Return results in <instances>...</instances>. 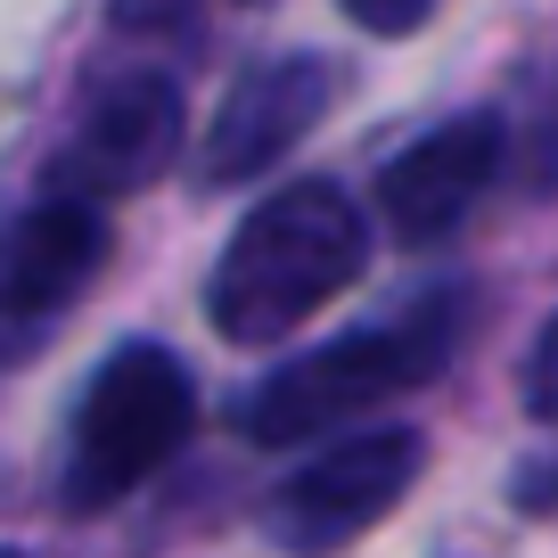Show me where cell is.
<instances>
[{"mask_svg": "<svg viewBox=\"0 0 558 558\" xmlns=\"http://www.w3.org/2000/svg\"><path fill=\"white\" fill-rule=\"evenodd\" d=\"M460 320H469V296L460 288H436L427 304L378 320V329H345L329 345L296 353V362L263 369V386L239 402L246 444H313L345 418L378 411V402L427 386L460 345Z\"/></svg>", "mask_w": 558, "mask_h": 558, "instance_id": "obj_2", "label": "cell"}, {"mask_svg": "<svg viewBox=\"0 0 558 558\" xmlns=\"http://www.w3.org/2000/svg\"><path fill=\"white\" fill-rule=\"evenodd\" d=\"M418 469H427V436L418 427H362L337 436L304 460L288 485L263 501V534L296 558H329L353 534H369L378 518H395L411 501Z\"/></svg>", "mask_w": 558, "mask_h": 558, "instance_id": "obj_4", "label": "cell"}, {"mask_svg": "<svg viewBox=\"0 0 558 558\" xmlns=\"http://www.w3.org/2000/svg\"><path fill=\"white\" fill-rule=\"evenodd\" d=\"M518 395H525V411H534V418H550V427H558V313L542 320L534 353H525V369H518Z\"/></svg>", "mask_w": 558, "mask_h": 558, "instance_id": "obj_9", "label": "cell"}, {"mask_svg": "<svg viewBox=\"0 0 558 558\" xmlns=\"http://www.w3.org/2000/svg\"><path fill=\"white\" fill-rule=\"evenodd\" d=\"M181 148V83L157 66L140 74H107L83 99L66 132V157H58V197H83V206H107V197H132L173 165Z\"/></svg>", "mask_w": 558, "mask_h": 558, "instance_id": "obj_5", "label": "cell"}, {"mask_svg": "<svg viewBox=\"0 0 558 558\" xmlns=\"http://www.w3.org/2000/svg\"><path fill=\"white\" fill-rule=\"evenodd\" d=\"M534 181L558 190V90H542V132H534Z\"/></svg>", "mask_w": 558, "mask_h": 558, "instance_id": "obj_12", "label": "cell"}, {"mask_svg": "<svg viewBox=\"0 0 558 558\" xmlns=\"http://www.w3.org/2000/svg\"><path fill=\"white\" fill-rule=\"evenodd\" d=\"M99 263H107L99 206L50 197V206L25 214V222L0 239V362H17L25 345H41V337L66 320Z\"/></svg>", "mask_w": 558, "mask_h": 558, "instance_id": "obj_7", "label": "cell"}, {"mask_svg": "<svg viewBox=\"0 0 558 558\" xmlns=\"http://www.w3.org/2000/svg\"><path fill=\"white\" fill-rule=\"evenodd\" d=\"M369 263V222L337 181H288L271 190L230 246L214 255L206 279V320L222 345L271 353L304 329L329 296H345Z\"/></svg>", "mask_w": 558, "mask_h": 558, "instance_id": "obj_1", "label": "cell"}, {"mask_svg": "<svg viewBox=\"0 0 558 558\" xmlns=\"http://www.w3.org/2000/svg\"><path fill=\"white\" fill-rule=\"evenodd\" d=\"M197 0H116V25L123 34H165V25H190Z\"/></svg>", "mask_w": 558, "mask_h": 558, "instance_id": "obj_11", "label": "cell"}, {"mask_svg": "<svg viewBox=\"0 0 558 558\" xmlns=\"http://www.w3.org/2000/svg\"><path fill=\"white\" fill-rule=\"evenodd\" d=\"M329 90H337L329 58H313V50L263 58V66L222 99V116H214V132H206V157H197L206 190H239V181L271 173V165L329 116Z\"/></svg>", "mask_w": 558, "mask_h": 558, "instance_id": "obj_8", "label": "cell"}, {"mask_svg": "<svg viewBox=\"0 0 558 558\" xmlns=\"http://www.w3.org/2000/svg\"><path fill=\"white\" fill-rule=\"evenodd\" d=\"M190 418H197V386H190V369H181V353L148 345V337L116 345L90 369L83 402H74L58 501H66L74 518H90V509L140 493L190 444Z\"/></svg>", "mask_w": 558, "mask_h": 558, "instance_id": "obj_3", "label": "cell"}, {"mask_svg": "<svg viewBox=\"0 0 558 558\" xmlns=\"http://www.w3.org/2000/svg\"><path fill=\"white\" fill-rule=\"evenodd\" d=\"M0 558H25V550H0Z\"/></svg>", "mask_w": 558, "mask_h": 558, "instance_id": "obj_13", "label": "cell"}, {"mask_svg": "<svg viewBox=\"0 0 558 558\" xmlns=\"http://www.w3.org/2000/svg\"><path fill=\"white\" fill-rule=\"evenodd\" d=\"M362 34H386V41H402V34H418V25L436 17V0H337Z\"/></svg>", "mask_w": 558, "mask_h": 558, "instance_id": "obj_10", "label": "cell"}, {"mask_svg": "<svg viewBox=\"0 0 558 558\" xmlns=\"http://www.w3.org/2000/svg\"><path fill=\"white\" fill-rule=\"evenodd\" d=\"M501 165H509V132H501V116H493V107L452 116V123H436V132H418L411 148L378 173V214H386V230H395L402 246L452 239V230L485 206V190L501 181Z\"/></svg>", "mask_w": 558, "mask_h": 558, "instance_id": "obj_6", "label": "cell"}]
</instances>
